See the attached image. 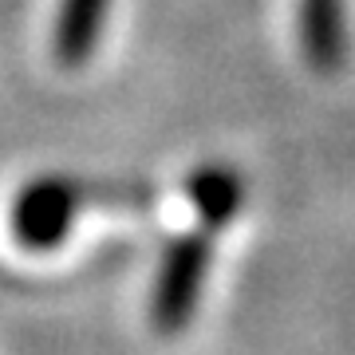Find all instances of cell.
Wrapping results in <instances>:
<instances>
[{
  "label": "cell",
  "instance_id": "obj_1",
  "mask_svg": "<svg viewBox=\"0 0 355 355\" xmlns=\"http://www.w3.org/2000/svg\"><path fill=\"white\" fill-rule=\"evenodd\" d=\"M209 261H214V233L209 229L178 233L174 241L166 245L150 292V320L162 336H178V331L190 328L205 288Z\"/></svg>",
  "mask_w": 355,
  "mask_h": 355
},
{
  "label": "cell",
  "instance_id": "obj_2",
  "mask_svg": "<svg viewBox=\"0 0 355 355\" xmlns=\"http://www.w3.org/2000/svg\"><path fill=\"white\" fill-rule=\"evenodd\" d=\"M83 209V186L67 174H36L16 190L8 205V225H12L16 245L32 253H48L67 241Z\"/></svg>",
  "mask_w": 355,
  "mask_h": 355
},
{
  "label": "cell",
  "instance_id": "obj_3",
  "mask_svg": "<svg viewBox=\"0 0 355 355\" xmlns=\"http://www.w3.org/2000/svg\"><path fill=\"white\" fill-rule=\"evenodd\" d=\"M296 40L304 64L316 76L343 71L352 51L347 0H296Z\"/></svg>",
  "mask_w": 355,
  "mask_h": 355
},
{
  "label": "cell",
  "instance_id": "obj_4",
  "mask_svg": "<svg viewBox=\"0 0 355 355\" xmlns=\"http://www.w3.org/2000/svg\"><path fill=\"white\" fill-rule=\"evenodd\" d=\"M245 193H249V186H245L241 170L229 162H202L186 178V198H190L202 229H209V233H217L241 214Z\"/></svg>",
  "mask_w": 355,
  "mask_h": 355
},
{
  "label": "cell",
  "instance_id": "obj_5",
  "mask_svg": "<svg viewBox=\"0 0 355 355\" xmlns=\"http://www.w3.org/2000/svg\"><path fill=\"white\" fill-rule=\"evenodd\" d=\"M111 0H60L51 24V60L60 67H83L99 48Z\"/></svg>",
  "mask_w": 355,
  "mask_h": 355
}]
</instances>
